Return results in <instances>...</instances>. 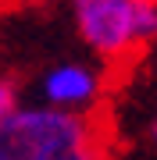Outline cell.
<instances>
[{
    "label": "cell",
    "instance_id": "obj_1",
    "mask_svg": "<svg viewBox=\"0 0 157 160\" xmlns=\"http://www.w3.org/2000/svg\"><path fill=\"white\" fill-rule=\"evenodd\" d=\"M89 146V121L82 114L29 103L0 118V160H64Z\"/></svg>",
    "mask_w": 157,
    "mask_h": 160
},
{
    "label": "cell",
    "instance_id": "obj_2",
    "mask_svg": "<svg viewBox=\"0 0 157 160\" xmlns=\"http://www.w3.org/2000/svg\"><path fill=\"white\" fill-rule=\"evenodd\" d=\"M71 18L82 43L107 61L128 57L136 46L157 39L154 0H71Z\"/></svg>",
    "mask_w": 157,
    "mask_h": 160
},
{
    "label": "cell",
    "instance_id": "obj_3",
    "mask_svg": "<svg viewBox=\"0 0 157 160\" xmlns=\"http://www.w3.org/2000/svg\"><path fill=\"white\" fill-rule=\"evenodd\" d=\"M39 100L43 107L82 114L100 100V75L82 61H57L39 75Z\"/></svg>",
    "mask_w": 157,
    "mask_h": 160
},
{
    "label": "cell",
    "instance_id": "obj_4",
    "mask_svg": "<svg viewBox=\"0 0 157 160\" xmlns=\"http://www.w3.org/2000/svg\"><path fill=\"white\" fill-rule=\"evenodd\" d=\"M14 107H18V86H14L11 78L0 75V118H7Z\"/></svg>",
    "mask_w": 157,
    "mask_h": 160
},
{
    "label": "cell",
    "instance_id": "obj_5",
    "mask_svg": "<svg viewBox=\"0 0 157 160\" xmlns=\"http://www.w3.org/2000/svg\"><path fill=\"white\" fill-rule=\"evenodd\" d=\"M64 160H107V157L100 153V149H97L93 142H89V146H82V149H75V153H71V157H64Z\"/></svg>",
    "mask_w": 157,
    "mask_h": 160
},
{
    "label": "cell",
    "instance_id": "obj_6",
    "mask_svg": "<svg viewBox=\"0 0 157 160\" xmlns=\"http://www.w3.org/2000/svg\"><path fill=\"white\" fill-rule=\"evenodd\" d=\"M150 135H154V142H157V121H154V125H150Z\"/></svg>",
    "mask_w": 157,
    "mask_h": 160
},
{
    "label": "cell",
    "instance_id": "obj_7",
    "mask_svg": "<svg viewBox=\"0 0 157 160\" xmlns=\"http://www.w3.org/2000/svg\"><path fill=\"white\" fill-rule=\"evenodd\" d=\"M154 4H157V0H154Z\"/></svg>",
    "mask_w": 157,
    "mask_h": 160
}]
</instances>
